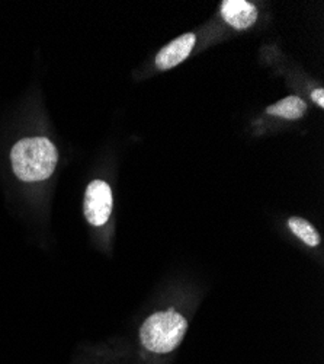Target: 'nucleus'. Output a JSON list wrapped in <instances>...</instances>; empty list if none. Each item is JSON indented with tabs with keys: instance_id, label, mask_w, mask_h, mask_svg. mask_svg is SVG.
Returning <instances> with one entry per match:
<instances>
[{
	"instance_id": "f257e3e1",
	"label": "nucleus",
	"mask_w": 324,
	"mask_h": 364,
	"mask_svg": "<svg viewBox=\"0 0 324 364\" xmlns=\"http://www.w3.org/2000/svg\"><path fill=\"white\" fill-rule=\"evenodd\" d=\"M11 161L15 175L25 182L48 179L55 171L58 151L45 137H26L13 144Z\"/></svg>"
},
{
	"instance_id": "f03ea898",
	"label": "nucleus",
	"mask_w": 324,
	"mask_h": 364,
	"mask_svg": "<svg viewBox=\"0 0 324 364\" xmlns=\"http://www.w3.org/2000/svg\"><path fill=\"white\" fill-rule=\"evenodd\" d=\"M188 331L186 319L174 311L157 312L140 329L141 344L152 353L166 354L178 347Z\"/></svg>"
},
{
	"instance_id": "7ed1b4c3",
	"label": "nucleus",
	"mask_w": 324,
	"mask_h": 364,
	"mask_svg": "<svg viewBox=\"0 0 324 364\" xmlns=\"http://www.w3.org/2000/svg\"><path fill=\"white\" fill-rule=\"evenodd\" d=\"M112 191L105 181L95 179L86 188L83 211L92 226H104L112 213Z\"/></svg>"
},
{
	"instance_id": "20e7f679",
	"label": "nucleus",
	"mask_w": 324,
	"mask_h": 364,
	"mask_svg": "<svg viewBox=\"0 0 324 364\" xmlns=\"http://www.w3.org/2000/svg\"><path fill=\"white\" fill-rule=\"evenodd\" d=\"M194 46H195V36L191 33L173 40L159 51L156 57L157 68L162 70H167L178 66L191 54Z\"/></svg>"
},
{
	"instance_id": "39448f33",
	"label": "nucleus",
	"mask_w": 324,
	"mask_h": 364,
	"mask_svg": "<svg viewBox=\"0 0 324 364\" xmlns=\"http://www.w3.org/2000/svg\"><path fill=\"white\" fill-rule=\"evenodd\" d=\"M221 15L230 26L242 31L256 22L257 9L246 0H224L221 4Z\"/></svg>"
},
{
	"instance_id": "423d86ee",
	"label": "nucleus",
	"mask_w": 324,
	"mask_h": 364,
	"mask_svg": "<svg viewBox=\"0 0 324 364\" xmlns=\"http://www.w3.org/2000/svg\"><path fill=\"white\" fill-rule=\"evenodd\" d=\"M268 114L278 115L286 119H298L307 112V104L298 97H286L267 108Z\"/></svg>"
},
{
	"instance_id": "0eeeda50",
	"label": "nucleus",
	"mask_w": 324,
	"mask_h": 364,
	"mask_svg": "<svg viewBox=\"0 0 324 364\" xmlns=\"http://www.w3.org/2000/svg\"><path fill=\"white\" fill-rule=\"evenodd\" d=\"M288 225L292 233L298 236L303 242H306L308 247H317L320 244V235L310 222L301 218H291L288 220Z\"/></svg>"
},
{
	"instance_id": "6e6552de",
	"label": "nucleus",
	"mask_w": 324,
	"mask_h": 364,
	"mask_svg": "<svg viewBox=\"0 0 324 364\" xmlns=\"http://www.w3.org/2000/svg\"><path fill=\"white\" fill-rule=\"evenodd\" d=\"M311 98H313V101H314L320 108L324 107V90H323V89H315V90H313Z\"/></svg>"
}]
</instances>
